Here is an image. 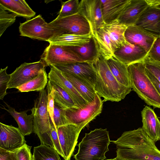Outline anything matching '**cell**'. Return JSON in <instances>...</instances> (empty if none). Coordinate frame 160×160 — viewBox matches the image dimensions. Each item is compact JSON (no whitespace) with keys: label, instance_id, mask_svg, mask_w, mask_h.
Here are the masks:
<instances>
[{"label":"cell","instance_id":"1","mask_svg":"<svg viewBox=\"0 0 160 160\" xmlns=\"http://www.w3.org/2000/svg\"><path fill=\"white\" fill-rule=\"evenodd\" d=\"M112 142L116 146L117 160H160V151L142 128L125 132Z\"/></svg>","mask_w":160,"mask_h":160},{"label":"cell","instance_id":"2","mask_svg":"<svg viewBox=\"0 0 160 160\" xmlns=\"http://www.w3.org/2000/svg\"><path fill=\"white\" fill-rule=\"evenodd\" d=\"M96 72L94 88L103 102H118L124 99L132 88L120 83L110 71L107 60L99 53L93 61Z\"/></svg>","mask_w":160,"mask_h":160},{"label":"cell","instance_id":"3","mask_svg":"<svg viewBox=\"0 0 160 160\" xmlns=\"http://www.w3.org/2000/svg\"><path fill=\"white\" fill-rule=\"evenodd\" d=\"M111 142L107 129H95L85 134L78 144V152L74 158L75 160L105 159V153L109 150Z\"/></svg>","mask_w":160,"mask_h":160},{"label":"cell","instance_id":"4","mask_svg":"<svg viewBox=\"0 0 160 160\" xmlns=\"http://www.w3.org/2000/svg\"><path fill=\"white\" fill-rule=\"evenodd\" d=\"M131 87L148 105L160 108V96L146 74L143 61L128 66Z\"/></svg>","mask_w":160,"mask_h":160},{"label":"cell","instance_id":"5","mask_svg":"<svg viewBox=\"0 0 160 160\" xmlns=\"http://www.w3.org/2000/svg\"><path fill=\"white\" fill-rule=\"evenodd\" d=\"M47 88L40 92L31 109L33 117V132L40 140L41 144L46 145V135L51 129L50 118L48 110Z\"/></svg>","mask_w":160,"mask_h":160},{"label":"cell","instance_id":"6","mask_svg":"<svg viewBox=\"0 0 160 160\" xmlns=\"http://www.w3.org/2000/svg\"><path fill=\"white\" fill-rule=\"evenodd\" d=\"M19 29L21 36L46 41L64 34L47 23L40 15L20 23Z\"/></svg>","mask_w":160,"mask_h":160},{"label":"cell","instance_id":"7","mask_svg":"<svg viewBox=\"0 0 160 160\" xmlns=\"http://www.w3.org/2000/svg\"><path fill=\"white\" fill-rule=\"evenodd\" d=\"M103 102L101 97L97 94L93 101L84 108L72 107L64 109L68 124L87 126L101 113Z\"/></svg>","mask_w":160,"mask_h":160},{"label":"cell","instance_id":"8","mask_svg":"<svg viewBox=\"0 0 160 160\" xmlns=\"http://www.w3.org/2000/svg\"><path fill=\"white\" fill-rule=\"evenodd\" d=\"M41 59L47 66L64 65L85 62L68 47L49 44L45 49Z\"/></svg>","mask_w":160,"mask_h":160},{"label":"cell","instance_id":"9","mask_svg":"<svg viewBox=\"0 0 160 160\" xmlns=\"http://www.w3.org/2000/svg\"><path fill=\"white\" fill-rule=\"evenodd\" d=\"M49 23L63 32V34L86 35L91 33L89 22L79 12L58 20L55 19Z\"/></svg>","mask_w":160,"mask_h":160},{"label":"cell","instance_id":"10","mask_svg":"<svg viewBox=\"0 0 160 160\" xmlns=\"http://www.w3.org/2000/svg\"><path fill=\"white\" fill-rule=\"evenodd\" d=\"M86 125L68 124L59 127L57 132L65 160H70L78 142L79 134Z\"/></svg>","mask_w":160,"mask_h":160},{"label":"cell","instance_id":"11","mask_svg":"<svg viewBox=\"0 0 160 160\" xmlns=\"http://www.w3.org/2000/svg\"><path fill=\"white\" fill-rule=\"evenodd\" d=\"M48 66L42 59L33 62H24L11 74L8 88H16L36 77Z\"/></svg>","mask_w":160,"mask_h":160},{"label":"cell","instance_id":"12","mask_svg":"<svg viewBox=\"0 0 160 160\" xmlns=\"http://www.w3.org/2000/svg\"><path fill=\"white\" fill-rule=\"evenodd\" d=\"M78 12L89 22L92 36L99 29L103 28L106 24L102 16L101 0L80 1Z\"/></svg>","mask_w":160,"mask_h":160},{"label":"cell","instance_id":"13","mask_svg":"<svg viewBox=\"0 0 160 160\" xmlns=\"http://www.w3.org/2000/svg\"><path fill=\"white\" fill-rule=\"evenodd\" d=\"M26 142L24 136L18 128L0 122V148L14 152Z\"/></svg>","mask_w":160,"mask_h":160},{"label":"cell","instance_id":"14","mask_svg":"<svg viewBox=\"0 0 160 160\" xmlns=\"http://www.w3.org/2000/svg\"><path fill=\"white\" fill-rule=\"evenodd\" d=\"M54 66L62 72L78 77L94 88L96 72L93 62H78Z\"/></svg>","mask_w":160,"mask_h":160},{"label":"cell","instance_id":"15","mask_svg":"<svg viewBox=\"0 0 160 160\" xmlns=\"http://www.w3.org/2000/svg\"><path fill=\"white\" fill-rule=\"evenodd\" d=\"M50 67L48 75L49 80L55 82L63 89L72 99L77 108H82L86 107L89 103L82 97L62 72L54 66H51Z\"/></svg>","mask_w":160,"mask_h":160},{"label":"cell","instance_id":"16","mask_svg":"<svg viewBox=\"0 0 160 160\" xmlns=\"http://www.w3.org/2000/svg\"><path fill=\"white\" fill-rule=\"evenodd\" d=\"M125 36L128 42L141 47L148 52L155 40L159 37L136 25L127 27Z\"/></svg>","mask_w":160,"mask_h":160},{"label":"cell","instance_id":"17","mask_svg":"<svg viewBox=\"0 0 160 160\" xmlns=\"http://www.w3.org/2000/svg\"><path fill=\"white\" fill-rule=\"evenodd\" d=\"M148 54L142 48L128 42L114 53L115 57L127 66L143 61Z\"/></svg>","mask_w":160,"mask_h":160},{"label":"cell","instance_id":"18","mask_svg":"<svg viewBox=\"0 0 160 160\" xmlns=\"http://www.w3.org/2000/svg\"><path fill=\"white\" fill-rule=\"evenodd\" d=\"M148 7L145 0H131L118 20L128 27L135 25Z\"/></svg>","mask_w":160,"mask_h":160},{"label":"cell","instance_id":"19","mask_svg":"<svg viewBox=\"0 0 160 160\" xmlns=\"http://www.w3.org/2000/svg\"><path fill=\"white\" fill-rule=\"evenodd\" d=\"M142 128L155 142L160 140V121L154 110L146 106L141 112Z\"/></svg>","mask_w":160,"mask_h":160},{"label":"cell","instance_id":"20","mask_svg":"<svg viewBox=\"0 0 160 160\" xmlns=\"http://www.w3.org/2000/svg\"><path fill=\"white\" fill-rule=\"evenodd\" d=\"M135 25L158 36H160V8L148 7Z\"/></svg>","mask_w":160,"mask_h":160},{"label":"cell","instance_id":"21","mask_svg":"<svg viewBox=\"0 0 160 160\" xmlns=\"http://www.w3.org/2000/svg\"><path fill=\"white\" fill-rule=\"evenodd\" d=\"M131 0H102V16L106 24L117 20Z\"/></svg>","mask_w":160,"mask_h":160},{"label":"cell","instance_id":"22","mask_svg":"<svg viewBox=\"0 0 160 160\" xmlns=\"http://www.w3.org/2000/svg\"><path fill=\"white\" fill-rule=\"evenodd\" d=\"M127 27L118 20L106 24L103 27L111 39L114 52L127 42L125 36Z\"/></svg>","mask_w":160,"mask_h":160},{"label":"cell","instance_id":"23","mask_svg":"<svg viewBox=\"0 0 160 160\" xmlns=\"http://www.w3.org/2000/svg\"><path fill=\"white\" fill-rule=\"evenodd\" d=\"M8 108H2L13 118L17 122L19 130L25 136L31 134L33 131V115H28V110L18 112L15 109L6 103Z\"/></svg>","mask_w":160,"mask_h":160},{"label":"cell","instance_id":"24","mask_svg":"<svg viewBox=\"0 0 160 160\" xmlns=\"http://www.w3.org/2000/svg\"><path fill=\"white\" fill-rule=\"evenodd\" d=\"M46 88L48 92L53 98L55 102L61 108L65 109L77 108L67 93L55 82L48 80Z\"/></svg>","mask_w":160,"mask_h":160},{"label":"cell","instance_id":"25","mask_svg":"<svg viewBox=\"0 0 160 160\" xmlns=\"http://www.w3.org/2000/svg\"><path fill=\"white\" fill-rule=\"evenodd\" d=\"M92 38L91 33L86 35L64 34L48 40L49 44L66 47L81 46L88 42Z\"/></svg>","mask_w":160,"mask_h":160},{"label":"cell","instance_id":"26","mask_svg":"<svg viewBox=\"0 0 160 160\" xmlns=\"http://www.w3.org/2000/svg\"><path fill=\"white\" fill-rule=\"evenodd\" d=\"M0 6L17 16L30 18L36 14L24 0H0Z\"/></svg>","mask_w":160,"mask_h":160},{"label":"cell","instance_id":"27","mask_svg":"<svg viewBox=\"0 0 160 160\" xmlns=\"http://www.w3.org/2000/svg\"><path fill=\"white\" fill-rule=\"evenodd\" d=\"M62 72L86 101L89 103L93 101L97 93L93 87L75 75Z\"/></svg>","mask_w":160,"mask_h":160},{"label":"cell","instance_id":"28","mask_svg":"<svg viewBox=\"0 0 160 160\" xmlns=\"http://www.w3.org/2000/svg\"><path fill=\"white\" fill-rule=\"evenodd\" d=\"M92 37L97 44L99 53L106 60L115 57L111 41L103 28L99 29Z\"/></svg>","mask_w":160,"mask_h":160},{"label":"cell","instance_id":"29","mask_svg":"<svg viewBox=\"0 0 160 160\" xmlns=\"http://www.w3.org/2000/svg\"><path fill=\"white\" fill-rule=\"evenodd\" d=\"M108 66L117 81L122 85L131 87L128 66L116 57L107 60Z\"/></svg>","mask_w":160,"mask_h":160},{"label":"cell","instance_id":"30","mask_svg":"<svg viewBox=\"0 0 160 160\" xmlns=\"http://www.w3.org/2000/svg\"><path fill=\"white\" fill-rule=\"evenodd\" d=\"M48 79V75L45 70L33 79L18 86L16 89L21 92H40L45 89L47 85Z\"/></svg>","mask_w":160,"mask_h":160},{"label":"cell","instance_id":"31","mask_svg":"<svg viewBox=\"0 0 160 160\" xmlns=\"http://www.w3.org/2000/svg\"><path fill=\"white\" fill-rule=\"evenodd\" d=\"M68 47L85 62H92L98 52L97 45L92 37L88 42L81 46Z\"/></svg>","mask_w":160,"mask_h":160},{"label":"cell","instance_id":"32","mask_svg":"<svg viewBox=\"0 0 160 160\" xmlns=\"http://www.w3.org/2000/svg\"><path fill=\"white\" fill-rule=\"evenodd\" d=\"M33 155V160H61L54 149L43 144L34 147Z\"/></svg>","mask_w":160,"mask_h":160},{"label":"cell","instance_id":"33","mask_svg":"<svg viewBox=\"0 0 160 160\" xmlns=\"http://www.w3.org/2000/svg\"><path fill=\"white\" fill-rule=\"evenodd\" d=\"M79 3L78 0H70L62 2L61 8L55 19L58 20L78 13Z\"/></svg>","mask_w":160,"mask_h":160},{"label":"cell","instance_id":"34","mask_svg":"<svg viewBox=\"0 0 160 160\" xmlns=\"http://www.w3.org/2000/svg\"><path fill=\"white\" fill-rule=\"evenodd\" d=\"M17 16L14 13H9L0 6V37L8 28L14 22Z\"/></svg>","mask_w":160,"mask_h":160},{"label":"cell","instance_id":"35","mask_svg":"<svg viewBox=\"0 0 160 160\" xmlns=\"http://www.w3.org/2000/svg\"><path fill=\"white\" fill-rule=\"evenodd\" d=\"M53 120L54 126L57 131L59 127L68 124L65 117L64 109L61 108L55 102Z\"/></svg>","mask_w":160,"mask_h":160},{"label":"cell","instance_id":"36","mask_svg":"<svg viewBox=\"0 0 160 160\" xmlns=\"http://www.w3.org/2000/svg\"><path fill=\"white\" fill-rule=\"evenodd\" d=\"M8 66L3 69L1 68L0 71V99L2 100L7 93L8 83L11 79V74H8L6 70Z\"/></svg>","mask_w":160,"mask_h":160},{"label":"cell","instance_id":"37","mask_svg":"<svg viewBox=\"0 0 160 160\" xmlns=\"http://www.w3.org/2000/svg\"><path fill=\"white\" fill-rule=\"evenodd\" d=\"M143 62L145 68L160 82V62L153 61L147 57Z\"/></svg>","mask_w":160,"mask_h":160},{"label":"cell","instance_id":"38","mask_svg":"<svg viewBox=\"0 0 160 160\" xmlns=\"http://www.w3.org/2000/svg\"><path fill=\"white\" fill-rule=\"evenodd\" d=\"M147 57L153 61L160 62V36L154 42Z\"/></svg>","mask_w":160,"mask_h":160},{"label":"cell","instance_id":"39","mask_svg":"<svg viewBox=\"0 0 160 160\" xmlns=\"http://www.w3.org/2000/svg\"><path fill=\"white\" fill-rule=\"evenodd\" d=\"M31 147L25 143L17 150L18 160H33V155L31 152Z\"/></svg>","mask_w":160,"mask_h":160},{"label":"cell","instance_id":"40","mask_svg":"<svg viewBox=\"0 0 160 160\" xmlns=\"http://www.w3.org/2000/svg\"><path fill=\"white\" fill-rule=\"evenodd\" d=\"M51 136L54 147V149L58 154L63 158V157L58 136L57 130L54 126H51Z\"/></svg>","mask_w":160,"mask_h":160},{"label":"cell","instance_id":"41","mask_svg":"<svg viewBox=\"0 0 160 160\" xmlns=\"http://www.w3.org/2000/svg\"><path fill=\"white\" fill-rule=\"evenodd\" d=\"M54 107V99L50 94L48 92L47 107L49 116L50 125L51 126H54L53 120Z\"/></svg>","mask_w":160,"mask_h":160},{"label":"cell","instance_id":"42","mask_svg":"<svg viewBox=\"0 0 160 160\" xmlns=\"http://www.w3.org/2000/svg\"><path fill=\"white\" fill-rule=\"evenodd\" d=\"M17 151L11 152L0 148V160H18Z\"/></svg>","mask_w":160,"mask_h":160},{"label":"cell","instance_id":"43","mask_svg":"<svg viewBox=\"0 0 160 160\" xmlns=\"http://www.w3.org/2000/svg\"><path fill=\"white\" fill-rule=\"evenodd\" d=\"M147 75L153 84L156 91L160 96V82L146 68Z\"/></svg>","mask_w":160,"mask_h":160},{"label":"cell","instance_id":"44","mask_svg":"<svg viewBox=\"0 0 160 160\" xmlns=\"http://www.w3.org/2000/svg\"><path fill=\"white\" fill-rule=\"evenodd\" d=\"M149 7L160 8V0H145Z\"/></svg>","mask_w":160,"mask_h":160},{"label":"cell","instance_id":"45","mask_svg":"<svg viewBox=\"0 0 160 160\" xmlns=\"http://www.w3.org/2000/svg\"><path fill=\"white\" fill-rule=\"evenodd\" d=\"M117 160L115 158L112 159H106V160Z\"/></svg>","mask_w":160,"mask_h":160}]
</instances>
